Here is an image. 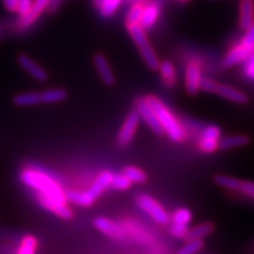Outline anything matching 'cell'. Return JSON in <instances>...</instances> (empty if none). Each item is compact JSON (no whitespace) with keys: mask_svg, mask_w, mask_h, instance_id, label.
Masks as SVG:
<instances>
[{"mask_svg":"<svg viewBox=\"0 0 254 254\" xmlns=\"http://www.w3.org/2000/svg\"><path fill=\"white\" fill-rule=\"evenodd\" d=\"M124 174L128 178L129 182L132 184H142L147 180V177H146L145 172L140 168L134 167V166H128L124 170Z\"/></svg>","mask_w":254,"mask_h":254,"instance_id":"obj_27","label":"cell"},{"mask_svg":"<svg viewBox=\"0 0 254 254\" xmlns=\"http://www.w3.org/2000/svg\"><path fill=\"white\" fill-rule=\"evenodd\" d=\"M37 240L32 236H26L21 240L17 254H36Z\"/></svg>","mask_w":254,"mask_h":254,"instance_id":"obj_29","label":"cell"},{"mask_svg":"<svg viewBox=\"0 0 254 254\" xmlns=\"http://www.w3.org/2000/svg\"><path fill=\"white\" fill-rule=\"evenodd\" d=\"M178 1H180V2H187V1H190V0H178Z\"/></svg>","mask_w":254,"mask_h":254,"instance_id":"obj_41","label":"cell"},{"mask_svg":"<svg viewBox=\"0 0 254 254\" xmlns=\"http://www.w3.org/2000/svg\"><path fill=\"white\" fill-rule=\"evenodd\" d=\"M131 184L132 183L129 182L128 178H127L124 173L113 174L111 187H112L113 190H125L129 189Z\"/></svg>","mask_w":254,"mask_h":254,"instance_id":"obj_30","label":"cell"},{"mask_svg":"<svg viewBox=\"0 0 254 254\" xmlns=\"http://www.w3.org/2000/svg\"><path fill=\"white\" fill-rule=\"evenodd\" d=\"M39 103H41V93H38V92L20 93L14 97V104L21 107L36 106Z\"/></svg>","mask_w":254,"mask_h":254,"instance_id":"obj_21","label":"cell"},{"mask_svg":"<svg viewBox=\"0 0 254 254\" xmlns=\"http://www.w3.org/2000/svg\"><path fill=\"white\" fill-rule=\"evenodd\" d=\"M254 23L253 0H240L239 5V26L243 30H249Z\"/></svg>","mask_w":254,"mask_h":254,"instance_id":"obj_15","label":"cell"},{"mask_svg":"<svg viewBox=\"0 0 254 254\" xmlns=\"http://www.w3.org/2000/svg\"><path fill=\"white\" fill-rule=\"evenodd\" d=\"M214 182L215 184H218L219 186L222 187V189L231 190H239L241 180L237 179V178L234 177H228V176H224V174H219V176L214 178Z\"/></svg>","mask_w":254,"mask_h":254,"instance_id":"obj_24","label":"cell"},{"mask_svg":"<svg viewBox=\"0 0 254 254\" xmlns=\"http://www.w3.org/2000/svg\"><path fill=\"white\" fill-rule=\"evenodd\" d=\"M62 4H63V0H51L49 7H47V11L51 12V13H52V12H56Z\"/></svg>","mask_w":254,"mask_h":254,"instance_id":"obj_39","label":"cell"},{"mask_svg":"<svg viewBox=\"0 0 254 254\" xmlns=\"http://www.w3.org/2000/svg\"><path fill=\"white\" fill-rule=\"evenodd\" d=\"M32 5H33V0H18L17 13L20 17H24L31 11Z\"/></svg>","mask_w":254,"mask_h":254,"instance_id":"obj_36","label":"cell"},{"mask_svg":"<svg viewBox=\"0 0 254 254\" xmlns=\"http://www.w3.org/2000/svg\"><path fill=\"white\" fill-rule=\"evenodd\" d=\"M244 46H246L247 49L253 51L254 52V23L249 30H246L245 36L243 37V39L240 41Z\"/></svg>","mask_w":254,"mask_h":254,"instance_id":"obj_33","label":"cell"},{"mask_svg":"<svg viewBox=\"0 0 254 254\" xmlns=\"http://www.w3.org/2000/svg\"><path fill=\"white\" fill-rule=\"evenodd\" d=\"M139 116L136 111L128 113L126 119L124 120L122 127H120L118 133V142L120 146H127L131 144V141L134 138L136 127L139 124Z\"/></svg>","mask_w":254,"mask_h":254,"instance_id":"obj_8","label":"cell"},{"mask_svg":"<svg viewBox=\"0 0 254 254\" xmlns=\"http://www.w3.org/2000/svg\"><path fill=\"white\" fill-rule=\"evenodd\" d=\"M145 6L141 5L140 2H136V4H133L129 8L128 13H127L126 17V25H140V20L142 17V12H144Z\"/></svg>","mask_w":254,"mask_h":254,"instance_id":"obj_26","label":"cell"},{"mask_svg":"<svg viewBox=\"0 0 254 254\" xmlns=\"http://www.w3.org/2000/svg\"><path fill=\"white\" fill-rule=\"evenodd\" d=\"M66 92L62 88H51L41 93V101L46 104L60 103V101L66 99Z\"/></svg>","mask_w":254,"mask_h":254,"instance_id":"obj_23","label":"cell"},{"mask_svg":"<svg viewBox=\"0 0 254 254\" xmlns=\"http://www.w3.org/2000/svg\"><path fill=\"white\" fill-rule=\"evenodd\" d=\"M244 73L251 80H254V52L251 55L249 59L246 60L245 67H244Z\"/></svg>","mask_w":254,"mask_h":254,"instance_id":"obj_37","label":"cell"},{"mask_svg":"<svg viewBox=\"0 0 254 254\" xmlns=\"http://www.w3.org/2000/svg\"><path fill=\"white\" fill-rule=\"evenodd\" d=\"M253 53V51L247 49L246 46H244L243 44L239 43L238 45L228 51L227 55L225 56L224 60H222V66L225 68H230L232 66L237 65V64L246 62L250 58L251 55Z\"/></svg>","mask_w":254,"mask_h":254,"instance_id":"obj_12","label":"cell"},{"mask_svg":"<svg viewBox=\"0 0 254 254\" xmlns=\"http://www.w3.org/2000/svg\"><path fill=\"white\" fill-rule=\"evenodd\" d=\"M51 0H33V5H32L31 11L26 15L20 17L17 23V30L23 32L30 28L44 12L47 11Z\"/></svg>","mask_w":254,"mask_h":254,"instance_id":"obj_7","label":"cell"},{"mask_svg":"<svg viewBox=\"0 0 254 254\" xmlns=\"http://www.w3.org/2000/svg\"><path fill=\"white\" fill-rule=\"evenodd\" d=\"M136 204L145 213H147L155 222L160 225H167L170 221V215L163 206L157 200L147 194H141L136 198Z\"/></svg>","mask_w":254,"mask_h":254,"instance_id":"obj_4","label":"cell"},{"mask_svg":"<svg viewBox=\"0 0 254 254\" xmlns=\"http://www.w3.org/2000/svg\"><path fill=\"white\" fill-rule=\"evenodd\" d=\"M159 72H160L161 79H163L165 84L167 86H173L177 81V75H176V68H174L173 64L171 62H161L159 65Z\"/></svg>","mask_w":254,"mask_h":254,"instance_id":"obj_20","label":"cell"},{"mask_svg":"<svg viewBox=\"0 0 254 254\" xmlns=\"http://www.w3.org/2000/svg\"><path fill=\"white\" fill-rule=\"evenodd\" d=\"M159 14H160V6L157 2H152L145 6L144 12H142V17L140 20V26L144 30H150L151 27L154 26V24L157 23Z\"/></svg>","mask_w":254,"mask_h":254,"instance_id":"obj_17","label":"cell"},{"mask_svg":"<svg viewBox=\"0 0 254 254\" xmlns=\"http://www.w3.org/2000/svg\"><path fill=\"white\" fill-rule=\"evenodd\" d=\"M238 192H240L241 194L249 196L251 199H254V183L249 182V180L241 182L239 190H238Z\"/></svg>","mask_w":254,"mask_h":254,"instance_id":"obj_35","label":"cell"},{"mask_svg":"<svg viewBox=\"0 0 254 254\" xmlns=\"http://www.w3.org/2000/svg\"><path fill=\"white\" fill-rule=\"evenodd\" d=\"M101 2H103V0H93V4L97 6V7H99Z\"/></svg>","mask_w":254,"mask_h":254,"instance_id":"obj_40","label":"cell"},{"mask_svg":"<svg viewBox=\"0 0 254 254\" xmlns=\"http://www.w3.org/2000/svg\"><path fill=\"white\" fill-rule=\"evenodd\" d=\"M220 142V128L218 126L209 125L200 133L199 147L205 153H213L219 148Z\"/></svg>","mask_w":254,"mask_h":254,"instance_id":"obj_6","label":"cell"},{"mask_svg":"<svg viewBox=\"0 0 254 254\" xmlns=\"http://www.w3.org/2000/svg\"><path fill=\"white\" fill-rule=\"evenodd\" d=\"M215 93L220 97L225 98V99L233 101L236 104H246L247 103V95L237 88H233L228 85L225 84H218Z\"/></svg>","mask_w":254,"mask_h":254,"instance_id":"obj_16","label":"cell"},{"mask_svg":"<svg viewBox=\"0 0 254 254\" xmlns=\"http://www.w3.org/2000/svg\"><path fill=\"white\" fill-rule=\"evenodd\" d=\"M123 0H103L99 8V13L101 17L104 18H110L116 13L117 9L119 8L120 4H122Z\"/></svg>","mask_w":254,"mask_h":254,"instance_id":"obj_25","label":"cell"},{"mask_svg":"<svg viewBox=\"0 0 254 254\" xmlns=\"http://www.w3.org/2000/svg\"><path fill=\"white\" fill-rule=\"evenodd\" d=\"M112 178L113 173L110 172V171H104V172H101L99 176L95 178L94 182L92 183V185L88 187V190H85L88 199H90L92 202H94V200L97 199L105 190L111 187Z\"/></svg>","mask_w":254,"mask_h":254,"instance_id":"obj_10","label":"cell"},{"mask_svg":"<svg viewBox=\"0 0 254 254\" xmlns=\"http://www.w3.org/2000/svg\"><path fill=\"white\" fill-rule=\"evenodd\" d=\"M250 142V138L247 135H230L226 138L220 139L219 142V148L220 150H230V148H236L241 147V146H245Z\"/></svg>","mask_w":254,"mask_h":254,"instance_id":"obj_19","label":"cell"},{"mask_svg":"<svg viewBox=\"0 0 254 254\" xmlns=\"http://www.w3.org/2000/svg\"><path fill=\"white\" fill-rule=\"evenodd\" d=\"M146 100H147V103L150 104V106L153 109L155 114H157L158 120L161 127H163L165 134L174 142L185 140V128L179 123V120L174 117V114L167 109L166 105L160 99H158L157 97H154V95H147Z\"/></svg>","mask_w":254,"mask_h":254,"instance_id":"obj_2","label":"cell"},{"mask_svg":"<svg viewBox=\"0 0 254 254\" xmlns=\"http://www.w3.org/2000/svg\"><path fill=\"white\" fill-rule=\"evenodd\" d=\"M189 225H184V224H178V222H172L168 227V232L174 238H182L187 237V233H189Z\"/></svg>","mask_w":254,"mask_h":254,"instance_id":"obj_32","label":"cell"},{"mask_svg":"<svg viewBox=\"0 0 254 254\" xmlns=\"http://www.w3.org/2000/svg\"><path fill=\"white\" fill-rule=\"evenodd\" d=\"M214 224L211 221L201 222V224L196 225L193 228H190L187 233V239H204V238L208 237L209 234L213 233L214 231Z\"/></svg>","mask_w":254,"mask_h":254,"instance_id":"obj_18","label":"cell"},{"mask_svg":"<svg viewBox=\"0 0 254 254\" xmlns=\"http://www.w3.org/2000/svg\"><path fill=\"white\" fill-rule=\"evenodd\" d=\"M172 222H178V224L189 225L190 221L192 220V213L187 208H179L172 214Z\"/></svg>","mask_w":254,"mask_h":254,"instance_id":"obj_31","label":"cell"},{"mask_svg":"<svg viewBox=\"0 0 254 254\" xmlns=\"http://www.w3.org/2000/svg\"><path fill=\"white\" fill-rule=\"evenodd\" d=\"M66 198H67L68 201H71L78 206H81V207H88V206L92 205V201L88 199L85 190L81 192V190H68L66 192Z\"/></svg>","mask_w":254,"mask_h":254,"instance_id":"obj_22","label":"cell"},{"mask_svg":"<svg viewBox=\"0 0 254 254\" xmlns=\"http://www.w3.org/2000/svg\"><path fill=\"white\" fill-rule=\"evenodd\" d=\"M94 226L101 233L113 239H123L126 236V231L118 222L111 221L106 218H97L94 220Z\"/></svg>","mask_w":254,"mask_h":254,"instance_id":"obj_11","label":"cell"},{"mask_svg":"<svg viewBox=\"0 0 254 254\" xmlns=\"http://www.w3.org/2000/svg\"><path fill=\"white\" fill-rule=\"evenodd\" d=\"M93 64L95 66V68H97V72L98 74H99V77L101 80H103L104 84L111 85L114 84V75H113V72L112 69H111V66L109 62H107V59L105 58V56L103 55H95L94 58H93Z\"/></svg>","mask_w":254,"mask_h":254,"instance_id":"obj_14","label":"cell"},{"mask_svg":"<svg viewBox=\"0 0 254 254\" xmlns=\"http://www.w3.org/2000/svg\"><path fill=\"white\" fill-rule=\"evenodd\" d=\"M20 180L24 185L33 190L44 208L66 219H72V211L67 206V198L59 183L40 168H25L20 173Z\"/></svg>","mask_w":254,"mask_h":254,"instance_id":"obj_1","label":"cell"},{"mask_svg":"<svg viewBox=\"0 0 254 254\" xmlns=\"http://www.w3.org/2000/svg\"><path fill=\"white\" fill-rule=\"evenodd\" d=\"M127 30H128V33L129 36H131L132 40L134 41L135 46L138 47L139 52H140L146 65H147L152 71H157L160 63H159V59L157 55H155L154 50L152 49L144 28H142L139 24H136L128 25V26H127Z\"/></svg>","mask_w":254,"mask_h":254,"instance_id":"obj_3","label":"cell"},{"mask_svg":"<svg viewBox=\"0 0 254 254\" xmlns=\"http://www.w3.org/2000/svg\"><path fill=\"white\" fill-rule=\"evenodd\" d=\"M2 5L8 12H17V4L18 0H1Z\"/></svg>","mask_w":254,"mask_h":254,"instance_id":"obj_38","label":"cell"},{"mask_svg":"<svg viewBox=\"0 0 254 254\" xmlns=\"http://www.w3.org/2000/svg\"><path fill=\"white\" fill-rule=\"evenodd\" d=\"M17 62L21 68L25 72L28 73L32 78L36 79L37 81H45L47 79V73L45 72L39 64H37L33 59L26 55H20L18 56Z\"/></svg>","mask_w":254,"mask_h":254,"instance_id":"obj_13","label":"cell"},{"mask_svg":"<svg viewBox=\"0 0 254 254\" xmlns=\"http://www.w3.org/2000/svg\"><path fill=\"white\" fill-rule=\"evenodd\" d=\"M219 82L214 81L213 79L207 78V77H202L201 79V85H200V90L205 91V92H209V93H215V90H217Z\"/></svg>","mask_w":254,"mask_h":254,"instance_id":"obj_34","label":"cell"},{"mask_svg":"<svg viewBox=\"0 0 254 254\" xmlns=\"http://www.w3.org/2000/svg\"><path fill=\"white\" fill-rule=\"evenodd\" d=\"M204 247V241L201 239H189V241L178 250L177 254H195Z\"/></svg>","mask_w":254,"mask_h":254,"instance_id":"obj_28","label":"cell"},{"mask_svg":"<svg viewBox=\"0 0 254 254\" xmlns=\"http://www.w3.org/2000/svg\"><path fill=\"white\" fill-rule=\"evenodd\" d=\"M201 79L202 74L199 64L196 62H190L187 64L185 69V87L187 93L190 95L196 94V92L200 90Z\"/></svg>","mask_w":254,"mask_h":254,"instance_id":"obj_9","label":"cell"},{"mask_svg":"<svg viewBox=\"0 0 254 254\" xmlns=\"http://www.w3.org/2000/svg\"><path fill=\"white\" fill-rule=\"evenodd\" d=\"M135 111L138 113L139 118H141L144 122L146 123L150 128L153 131L155 134H163L164 129L161 127L160 123H159L158 117L155 112L153 111V109L150 106V104L147 103L146 98L144 99H138L135 101Z\"/></svg>","mask_w":254,"mask_h":254,"instance_id":"obj_5","label":"cell"}]
</instances>
